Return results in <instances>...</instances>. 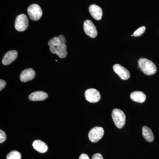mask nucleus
Segmentation results:
<instances>
[{
    "label": "nucleus",
    "mask_w": 159,
    "mask_h": 159,
    "mask_svg": "<svg viewBox=\"0 0 159 159\" xmlns=\"http://www.w3.org/2000/svg\"><path fill=\"white\" fill-rule=\"evenodd\" d=\"M29 26V19L27 16L21 14L18 16L16 19L15 28L18 31L26 30Z\"/></svg>",
    "instance_id": "obj_3"
},
{
    "label": "nucleus",
    "mask_w": 159,
    "mask_h": 159,
    "mask_svg": "<svg viewBox=\"0 0 159 159\" xmlns=\"http://www.w3.org/2000/svg\"><path fill=\"white\" fill-rule=\"evenodd\" d=\"M84 96L86 100L92 103L98 102L101 98L100 93L95 89H89L87 90Z\"/></svg>",
    "instance_id": "obj_7"
},
{
    "label": "nucleus",
    "mask_w": 159,
    "mask_h": 159,
    "mask_svg": "<svg viewBox=\"0 0 159 159\" xmlns=\"http://www.w3.org/2000/svg\"><path fill=\"white\" fill-rule=\"evenodd\" d=\"M33 148L35 150L40 152L45 153L48 150V146L45 142L39 140L34 141L32 144Z\"/></svg>",
    "instance_id": "obj_13"
},
{
    "label": "nucleus",
    "mask_w": 159,
    "mask_h": 159,
    "mask_svg": "<svg viewBox=\"0 0 159 159\" xmlns=\"http://www.w3.org/2000/svg\"><path fill=\"white\" fill-rule=\"evenodd\" d=\"M60 43L59 39L58 37H54L50 40L48 42V45L50 47H57L58 46Z\"/></svg>",
    "instance_id": "obj_18"
},
{
    "label": "nucleus",
    "mask_w": 159,
    "mask_h": 159,
    "mask_svg": "<svg viewBox=\"0 0 159 159\" xmlns=\"http://www.w3.org/2000/svg\"><path fill=\"white\" fill-rule=\"evenodd\" d=\"M79 159H90V158L86 154L83 153L80 155V156L79 157Z\"/></svg>",
    "instance_id": "obj_26"
},
{
    "label": "nucleus",
    "mask_w": 159,
    "mask_h": 159,
    "mask_svg": "<svg viewBox=\"0 0 159 159\" xmlns=\"http://www.w3.org/2000/svg\"><path fill=\"white\" fill-rule=\"evenodd\" d=\"M28 13L29 17L32 20L37 21L41 17L43 11L41 8L37 4H32L28 9Z\"/></svg>",
    "instance_id": "obj_4"
},
{
    "label": "nucleus",
    "mask_w": 159,
    "mask_h": 159,
    "mask_svg": "<svg viewBox=\"0 0 159 159\" xmlns=\"http://www.w3.org/2000/svg\"><path fill=\"white\" fill-rule=\"evenodd\" d=\"M6 82L3 80L1 79L0 80V90L2 91V90L4 89L6 87Z\"/></svg>",
    "instance_id": "obj_23"
},
{
    "label": "nucleus",
    "mask_w": 159,
    "mask_h": 159,
    "mask_svg": "<svg viewBox=\"0 0 159 159\" xmlns=\"http://www.w3.org/2000/svg\"><path fill=\"white\" fill-rule=\"evenodd\" d=\"M130 97L132 100L135 102H143L146 99V95L141 91H134L130 94Z\"/></svg>",
    "instance_id": "obj_14"
},
{
    "label": "nucleus",
    "mask_w": 159,
    "mask_h": 159,
    "mask_svg": "<svg viewBox=\"0 0 159 159\" xmlns=\"http://www.w3.org/2000/svg\"><path fill=\"white\" fill-rule=\"evenodd\" d=\"M50 50L51 53L54 54H56L58 51L57 47H50Z\"/></svg>",
    "instance_id": "obj_25"
},
{
    "label": "nucleus",
    "mask_w": 159,
    "mask_h": 159,
    "mask_svg": "<svg viewBox=\"0 0 159 159\" xmlns=\"http://www.w3.org/2000/svg\"><path fill=\"white\" fill-rule=\"evenodd\" d=\"M111 116L113 121L116 127L119 129L122 128L125 125L126 119L123 111L119 109H115L112 111Z\"/></svg>",
    "instance_id": "obj_2"
},
{
    "label": "nucleus",
    "mask_w": 159,
    "mask_h": 159,
    "mask_svg": "<svg viewBox=\"0 0 159 159\" xmlns=\"http://www.w3.org/2000/svg\"><path fill=\"white\" fill-rule=\"evenodd\" d=\"M48 94L43 91H36L29 96V99L32 101H43L48 98Z\"/></svg>",
    "instance_id": "obj_12"
},
{
    "label": "nucleus",
    "mask_w": 159,
    "mask_h": 159,
    "mask_svg": "<svg viewBox=\"0 0 159 159\" xmlns=\"http://www.w3.org/2000/svg\"><path fill=\"white\" fill-rule=\"evenodd\" d=\"M104 131L101 127L96 126L92 128L89 133V139L92 142H97L103 137Z\"/></svg>",
    "instance_id": "obj_5"
},
{
    "label": "nucleus",
    "mask_w": 159,
    "mask_h": 159,
    "mask_svg": "<svg viewBox=\"0 0 159 159\" xmlns=\"http://www.w3.org/2000/svg\"><path fill=\"white\" fill-rule=\"evenodd\" d=\"M89 11L92 16L95 20H99L102 19V9L99 6L96 5H91L89 7Z\"/></svg>",
    "instance_id": "obj_10"
},
{
    "label": "nucleus",
    "mask_w": 159,
    "mask_h": 159,
    "mask_svg": "<svg viewBox=\"0 0 159 159\" xmlns=\"http://www.w3.org/2000/svg\"><path fill=\"white\" fill-rule=\"evenodd\" d=\"M58 51H66L67 49V46L66 44L60 43L57 46Z\"/></svg>",
    "instance_id": "obj_21"
},
{
    "label": "nucleus",
    "mask_w": 159,
    "mask_h": 159,
    "mask_svg": "<svg viewBox=\"0 0 159 159\" xmlns=\"http://www.w3.org/2000/svg\"><path fill=\"white\" fill-rule=\"evenodd\" d=\"M114 72L123 80L128 79L130 77V73L129 71L124 67L120 65H115L113 67Z\"/></svg>",
    "instance_id": "obj_8"
},
{
    "label": "nucleus",
    "mask_w": 159,
    "mask_h": 159,
    "mask_svg": "<svg viewBox=\"0 0 159 159\" xmlns=\"http://www.w3.org/2000/svg\"><path fill=\"white\" fill-rule=\"evenodd\" d=\"M17 51H9L7 52L3 57L2 63L4 65H9L16 59L17 57Z\"/></svg>",
    "instance_id": "obj_11"
},
{
    "label": "nucleus",
    "mask_w": 159,
    "mask_h": 159,
    "mask_svg": "<svg viewBox=\"0 0 159 159\" xmlns=\"http://www.w3.org/2000/svg\"><path fill=\"white\" fill-rule=\"evenodd\" d=\"M6 139V133L3 130H0V143H2L5 142Z\"/></svg>",
    "instance_id": "obj_20"
},
{
    "label": "nucleus",
    "mask_w": 159,
    "mask_h": 159,
    "mask_svg": "<svg viewBox=\"0 0 159 159\" xmlns=\"http://www.w3.org/2000/svg\"><path fill=\"white\" fill-rule=\"evenodd\" d=\"M84 29L87 35L92 38L97 37L98 32L97 28L90 20H86L84 23Z\"/></svg>",
    "instance_id": "obj_6"
},
{
    "label": "nucleus",
    "mask_w": 159,
    "mask_h": 159,
    "mask_svg": "<svg viewBox=\"0 0 159 159\" xmlns=\"http://www.w3.org/2000/svg\"><path fill=\"white\" fill-rule=\"evenodd\" d=\"M35 76V71L32 69L29 68L24 70L20 75V80L23 82H26L32 80Z\"/></svg>",
    "instance_id": "obj_9"
},
{
    "label": "nucleus",
    "mask_w": 159,
    "mask_h": 159,
    "mask_svg": "<svg viewBox=\"0 0 159 159\" xmlns=\"http://www.w3.org/2000/svg\"><path fill=\"white\" fill-rule=\"evenodd\" d=\"M58 39H59L60 43L66 44V39L65 36L63 35H60L58 36Z\"/></svg>",
    "instance_id": "obj_24"
},
{
    "label": "nucleus",
    "mask_w": 159,
    "mask_h": 159,
    "mask_svg": "<svg viewBox=\"0 0 159 159\" xmlns=\"http://www.w3.org/2000/svg\"><path fill=\"white\" fill-rule=\"evenodd\" d=\"M142 135L148 142H152L154 139L152 131L148 126H144L142 127Z\"/></svg>",
    "instance_id": "obj_15"
},
{
    "label": "nucleus",
    "mask_w": 159,
    "mask_h": 159,
    "mask_svg": "<svg viewBox=\"0 0 159 159\" xmlns=\"http://www.w3.org/2000/svg\"><path fill=\"white\" fill-rule=\"evenodd\" d=\"M145 29H146V28L145 26H142V27H140L134 32L133 36L135 37H139V36H141L142 34H144Z\"/></svg>",
    "instance_id": "obj_17"
},
{
    "label": "nucleus",
    "mask_w": 159,
    "mask_h": 159,
    "mask_svg": "<svg viewBox=\"0 0 159 159\" xmlns=\"http://www.w3.org/2000/svg\"><path fill=\"white\" fill-rule=\"evenodd\" d=\"M139 67L145 75H153L157 72L156 66L151 61L145 58H141L138 61Z\"/></svg>",
    "instance_id": "obj_1"
},
{
    "label": "nucleus",
    "mask_w": 159,
    "mask_h": 159,
    "mask_svg": "<svg viewBox=\"0 0 159 159\" xmlns=\"http://www.w3.org/2000/svg\"><path fill=\"white\" fill-rule=\"evenodd\" d=\"M56 54L59 56L60 58H63L66 57L67 52L66 51H58Z\"/></svg>",
    "instance_id": "obj_19"
},
{
    "label": "nucleus",
    "mask_w": 159,
    "mask_h": 159,
    "mask_svg": "<svg viewBox=\"0 0 159 159\" xmlns=\"http://www.w3.org/2000/svg\"><path fill=\"white\" fill-rule=\"evenodd\" d=\"M21 155L20 152L17 151H12L6 157V159H21Z\"/></svg>",
    "instance_id": "obj_16"
},
{
    "label": "nucleus",
    "mask_w": 159,
    "mask_h": 159,
    "mask_svg": "<svg viewBox=\"0 0 159 159\" xmlns=\"http://www.w3.org/2000/svg\"><path fill=\"white\" fill-rule=\"evenodd\" d=\"M92 159H103V158L101 154L97 153L93 155Z\"/></svg>",
    "instance_id": "obj_22"
}]
</instances>
